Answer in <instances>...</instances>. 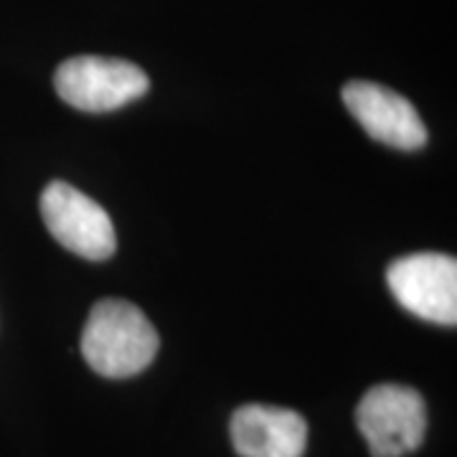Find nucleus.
Returning <instances> with one entry per match:
<instances>
[{
  "label": "nucleus",
  "instance_id": "1",
  "mask_svg": "<svg viewBox=\"0 0 457 457\" xmlns=\"http://www.w3.org/2000/svg\"><path fill=\"white\" fill-rule=\"evenodd\" d=\"M158 333L145 312L125 300H99L82 330V356L107 378L145 371L158 353Z\"/></svg>",
  "mask_w": 457,
  "mask_h": 457
},
{
  "label": "nucleus",
  "instance_id": "2",
  "mask_svg": "<svg viewBox=\"0 0 457 457\" xmlns=\"http://www.w3.org/2000/svg\"><path fill=\"white\" fill-rule=\"evenodd\" d=\"M356 425L374 457H404L427 435L425 399L409 386L381 384L363 394Z\"/></svg>",
  "mask_w": 457,
  "mask_h": 457
},
{
  "label": "nucleus",
  "instance_id": "3",
  "mask_svg": "<svg viewBox=\"0 0 457 457\" xmlns=\"http://www.w3.org/2000/svg\"><path fill=\"white\" fill-rule=\"evenodd\" d=\"M56 95L82 112H112L147 92L145 71L125 59L74 56L56 69Z\"/></svg>",
  "mask_w": 457,
  "mask_h": 457
},
{
  "label": "nucleus",
  "instance_id": "4",
  "mask_svg": "<svg viewBox=\"0 0 457 457\" xmlns=\"http://www.w3.org/2000/svg\"><path fill=\"white\" fill-rule=\"evenodd\" d=\"M386 282L399 305L417 318L450 328L457 323L455 257L440 252L407 254L386 270Z\"/></svg>",
  "mask_w": 457,
  "mask_h": 457
},
{
  "label": "nucleus",
  "instance_id": "5",
  "mask_svg": "<svg viewBox=\"0 0 457 457\" xmlns=\"http://www.w3.org/2000/svg\"><path fill=\"white\" fill-rule=\"evenodd\" d=\"M41 216L51 237L84 260L112 257L117 237L110 213L64 180H54L41 194Z\"/></svg>",
  "mask_w": 457,
  "mask_h": 457
},
{
  "label": "nucleus",
  "instance_id": "6",
  "mask_svg": "<svg viewBox=\"0 0 457 457\" xmlns=\"http://www.w3.org/2000/svg\"><path fill=\"white\" fill-rule=\"evenodd\" d=\"M343 104L374 140L396 150H420L427 143V128L407 97L374 82L343 87Z\"/></svg>",
  "mask_w": 457,
  "mask_h": 457
},
{
  "label": "nucleus",
  "instance_id": "7",
  "mask_svg": "<svg viewBox=\"0 0 457 457\" xmlns=\"http://www.w3.org/2000/svg\"><path fill=\"white\" fill-rule=\"evenodd\" d=\"M231 442L239 457H303L308 425L293 409L246 404L231 417Z\"/></svg>",
  "mask_w": 457,
  "mask_h": 457
}]
</instances>
